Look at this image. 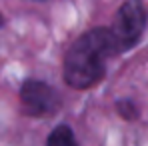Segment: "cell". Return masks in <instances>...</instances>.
Segmentation results:
<instances>
[{
  "label": "cell",
  "mask_w": 148,
  "mask_h": 146,
  "mask_svg": "<svg viewBox=\"0 0 148 146\" xmlns=\"http://www.w3.org/2000/svg\"><path fill=\"white\" fill-rule=\"evenodd\" d=\"M118 48L112 30L106 26L92 28L78 36L64 56V80L76 90L98 84L106 74L108 58L116 56Z\"/></svg>",
  "instance_id": "1"
},
{
  "label": "cell",
  "mask_w": 148,
  "mask_h": 146,
  "mask_svg": "<svg viewBox=\"0 0 148 146\" xmlns=\"http://www.w3.org/2000/svg\"><path fill=\"white\" fill-rule=\"evenodd\" d=\"M146 22H148V12L142 4V0H124L122 6L116 12V16H114V24L110 26L118 54L128 52L142 40V34L146 30Z\"/></svg>",
  "instance_id": "2"
},
{
  "label": "cell",
  "mask_w": 148,
  "mask_h": 146,
  "mask_svg": "<svg viewBox=\"0 0 148 146\" xmlns=\"http://www.w3.org/2000/svg\"><path fill=\"white\" fill-rule=\"evenodd\" d=\"M22 112L28 116H46L60 108V94L42 80H26L20 88Z\"/></svg>",
  "instance_id": "3"
},
{
  "label": "cell",
  "mask_w": 148,
  "mask_h": 146,
  "mask_svg": "<svg viewBox=\"0 0 148 146\" xmlns=\"http://www.w3.org/2000/svg\"><path fill=\"white\" fill-rule=\"evenodd\" d=\"M46 146H78V142H76V136H74L72 128L66 126V124H60V126H56L50 132Z\"/></svg>",
  "instance_id": "4"
},
{
  "label": "cell",
  "mask_w": 148,
  "mask_h": 146,
  "mask_svg": "<svg viewBox=\"0 0 148 146\" xmlns=\"http://www.w3.org/2000/svg\"><path fill=\"white\" fill-rule=\"evenodd\" d=\"M116 110H118V114L124 120H136L138 118V108H136V104L132 100H118Z\"/></svg>",
  "instance_id": "5"
},
{
  "label": "cell",
  "mask_w": 148,
  "mask_h": 146,
  "mask_svg": "<svg viewBox=\"0 0 148 146\" xmlns=\"http://www.w3.org/2000/svg\"><path fill=\"white\" fill-rule=\"evenodd\" d=\"M0 26H4V16L0 14Z\"/></svg>",
  "instance_id": "6"
}]
</instances>
